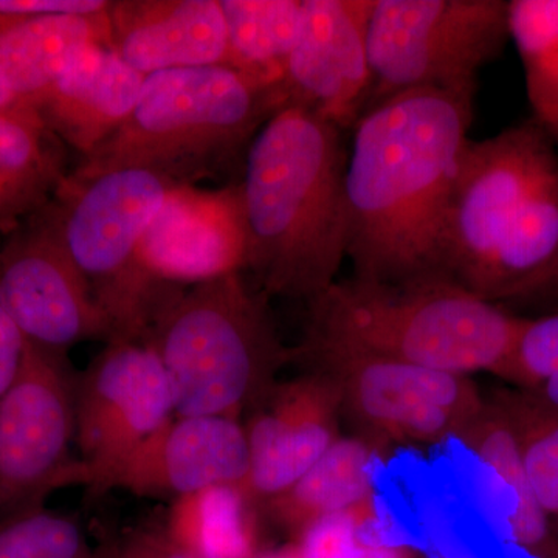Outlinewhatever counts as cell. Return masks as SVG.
Masks as SVG:
<instances>
[{"mask_svg":"<svg viewBox=\"0 0 558 558\" xmlns=\"http://www.w3.org/2000/svg\"><path fill=\"white\" fill-rule=\"evenodd\" d=\"M472 121V95L436 89L402 92L360 117L344 175L352 277L447 281L444 241Z\"/></svg>","mask_w":558,"mask_h":558,"instance_id":"obj_1","label":"cell"},{"mask_svg":"<svg viewBox=\"0 0 558 558\" xmlns=\"http://www.w3.org/2000/svg\"><path fill=\"white\" fill-rule=\"evenodd\" d=\"M347 131L300 108L275 113L238 182L247 269L267 296L311 301L347 256Z\"/></svg>","mask_w":558,"mask_h":558,"instance_id":"obj_2","label":"cell"},{"mask_svg":"<svg viewBox=\"0 0 558 558\" xmlns=\"http://www.w3.org/2000/svg\"><path fill=\"white\" fill-rule=\"evenodd\" d=\"M558 256V149L534 117L470 140L451 197L447 281L501 304Z\"/></svg>","mask_w":558,"mask_h":558,"instance_id":"obj_3","label":"cell"},{"mask_svg":"<svg viewBox=\"0 0 558 558\" xmlns=\"http://www.w3.org/2000/svg\"><path fill=\"white\" fill-rule=\"evenodd\" d=\"M282 108L279 84L231 65L153 73L130 119L70 172L140 168L178 185L230 175L240 182L253 140Z\"/></svg>","mask_w":558,"mask_h":558,"instance_id":"obj_4","label":"cell"},{"mask_svg":"<svg viewBox=\"0 0 558 558\" xmlns=\"http://www.w3.org/2000/svg\"><path fill=\"white\" fill-rule=\"evenodd\" d=\"M524 319L453 282L392 286L352 277L307 301L299 347L499 376Z\"/></svg>","mask_w":558,"mask_h":558,"instance_id":"obj_5","label":"cell"},{"mask_svg":"<svg viewBox=\"0 0 558 558\" xmlns=\"http://www.w3.org/2000/svg\"><path fill=\"white\" fill-rule=\"evenodd\" d=\"M267 299L240 271L160 304L145 341L170 380L175 416L240 421L277 384L293 348L279 341Z\"/></svg>","mask_w":558,"mask_h":558,"instance_id":"obj_6","label":"cell"},{"mask_svg":"<svg viewBox=\"0 0 558 558\" xmlns=\"http://www.w3.org/2000/svg\"><path fill=\"white\" fill-rule=\"evenodd\" d=\"M174 185L140 168L90 178L69 172L50 202L62 245L109 319L112 340L145 341L160 304L171 295L146 277L138 250Z\"/></svg>","mask_w":558,"mask_h":558,"instance_id":"obj_7","label":"cell"},{"mask_svg":"<svg viewBox=\"0 0 558 558\" xmlns=\"http://www.w3.org/2000/svg\"><path fill=\"white\" fill-rule=\"evenodd\" d=\"M508 0H374L366 110L417 89L475 97L480 70L508 44Z\"/></svg>","mask_w":558,"mask_h":558,"instance_id":"obj_8","label":"cell"},{"mask_svg":"<svg viewBox=\"0 0 558 558\" xmlns=\"http://www.w3.org/2000/svg\"><path fill=\"white\" fill-rule=\"evenodd\" d=\"M292 362L329 377L339 389L341 416L381 450H427L461 438L486 407L462 374L333 349L296 347Z\"/></svg>","mask_w":558,"mask_h":558,"instance_id":"obj_9","label":"cell"},{"mask_svg":"<svg viewBox=\"0 0 558 558\" xmlns=\"http://www.w3.org/2000/svg\"><path fill=\"white\" fill-rule=\"evenodd\" d=\"M75 377L65 355L27 343L0 398V521L44 508L58 488L84 486L75 446Z\"/></svg>","mask_w":558,"mask_h":558,"instance_id":"obj_10","label":"cell"},{"mask_svg":"<svg viewBox=\"0 0 558 558\" xmlns=\"http://www.w3.org/2000/svg\"><path fill=\"white\" fill-rule=\"evenodd\" d=\"M175 416L159 355L146 341L112 340L75 377V446L87 490L102 495L138 447Z\"/></svg>","mask_w":558,"mask_h":558,"instance_id":"obj_11","label":"cell"},{"mask_svg":"<svg viewBox=\"0 0 558 558\" xmlns=\"http://www.w3.org/2000/svg\"><path fill=\"white\" fill-rule=\"evenodd\" d=\"M0 244V304L32 347L65 355L87 340H112L109 319L62 245L50 204Z\"/></svg>","mask_w":558,"mask_h":558,"instance_id":"obj_12","label":"cell"},{"mask_svg":"<svg viewBox=\"0 0 558 558\" xmlns=\"http://www.w3.org/2000/svg\"><path fill=\"white\" fill-rule=\"evenodd\" d=\"M374 0H303L299 40L282 70L284 108L352 132L368 108V24Z\"/></svg>","mask_w":558,"mask_h":558,"instance_id":"obj_13","label":"cell"},{"mask_svg":"<svg viewBox=\"0 0 558 558\" xmlns=\"http://www.w3.org/2000/svg\"><path fill=\"white\" fill-rule=\"evenodd\" d=\"M142 270L172 293L247 269L238 182L216 190L174 185L138 250Z\"/></svg>","mask_w":558,"mask_h":558,"instance_id":"obj_14","label":"cell"},{"mask_svg":"<svg viewBox=\"0 0 558 558\" xmlns=\"http://www.w3.org/2000/svg\"><path fill=\"white\" fill-rule=\"evenodd\" d=\"M248 414L247 488L259 505L292 486L340 438L339 389L315 371L277 381Z\"/></svg>","mask_w":558,"mask_h":558,"instance_id":"obj_15","label":"cell"},{"mask_svg":"<svg viewBox=\"0 0 558 558\" xmlns=\"http://www.w3.org/2000/svg\"><path fill=\"white\" fill-rule=\"evenodd\" d=\"M250 457L238 418L174 416L117 473L112 488L145 498H179L218 484L247 487Z\"/></svg>","mask_w":558,"mask_h":558,"instance_id":"obj_16","label":"cell"},{"mask_svg":"<svg viewBox=\"0 0 558 558\" xmlns=\"http://www.w3.org/2000/svg\"><path fill=\"white\" fill-rule=\"evenodd\" d=\"M108 17L110 49L145 76L229 65L220 0H117Z\"/></svg>","mask_w":558,"mask_h":558,"instance_id":"obj_17","label":"cell"},{"mask_svg":"<svg viewBox=\"0 0 558 558\" xmlns=\"http://www.w3.org/2000/svg\"><path fill=\"white\" fill-rule=\"evenodd\" d=\"M145 78L110 47L90 46L72 58L31 108L84 159L130 119Z\"/></svg>","mask_w":558,"mask_h":558,"instance_id":"obj_18","label":"cell"},{"mask_svg":"<svg viewBox=\"0 0 558 558\" xmlns=\"http://www.w3.org/2000/svg\"><path fill=\"white\" fill-rule=\"evenodd\" d=\"M90 46L110 47L108 9L46 16L0 13V78L28 108Z\"/></svg>","mask_w":558,"mask_h":558,"instance_id":"obj_19","label":"cell"},{"mask_svg":"<svg viewBox=\"0 0 558 558\" xmlns=\"http://www.w3.org/2000/svg\"><path fill=\"white\" fill-rule=\"evenodd\" d=\"M362 436H340L304 475L260 505L293 538L315 521L362 505L374 494V469L381 454Z\"/></svg>","mask_w":558,"mask_h":558,"instance_id":"obj_20","label":"cell"},{"mask_svg":"<svg viewBox=\"0 0 558 558\" xmlns=\"http://www.w3.org/2000/svg\"><path fill=\"white\" fill-rule=\"evenodd\" d=\"M64 143L32 108L0 110V234L53 201L69 175Z\"/></svg>","mask_w":558,"mask_h":558,"instance_id":"obj_21","label":"cell"},{"mask_svg":"<svg viewBox=\"0 0 558 558\" xmlns=\"http://www.w3.org/2000/svg\"><path fill=\"white\" fill-rule=\"evenodd\" d=\"M260 505L242 484H218L172 499L163 529L196 558H255Z\"/></svg>","mask_w":558,"mask_h":558,"instance_id":"obj_22","label":"cell"},{"mask_svg":"<svg viewBox=\"0 0 558 558\" xmlns=\"http://www.w3.org/2000/svg\"><path fill=\"white\" fill-rule=\"evenodd\" d=\"M461 439L497 472L515 497L517 510L510 520V535L517 548L531 558H557L549 521L529 481L519 433L501 403H486L483 413Z\"/></svg>","mask_w":558,"mask_h":558,"instance_id":"obj_23","label":"cell"},{"mask_svg":"<svg viewBox=\"0 0 558 558\" xmlns=\"http://www.w3.org/2000/svg\"><path fill=\"white\" fill-rule=\"evenodd\" d=\"M229 65L269 81H281L286 61L303 25V0H220Z\"/></svg>","mask_w":558,"mask_h":558,"instance_id":"obj_24","label":"cell"},{"mask_svg":"<svg viewBox=\"0 0 558 558\" xmlns=\"http://www.w3.org/2000/svg\"><path fill=\"white\" fill-rule=\"evenodd\" d=\"M508 20L534 119L549 131L558 121V0H509Z\"/></svg>","mask_w":558,"mask_h":558,"instance_id":"obj_25","label":"cell"},{"mask_svg":"<svg viewBox=\"0 0 558 558\" xmlns=\"http://www.w3.org/2000/svg\"><path fill=\"white\" fill-rule=\"evenodd\" d=\"M301 558H414L377 505L376 498L326 517L295 538Z\"/></svg>","mask_w":558,"mask_h":558,"instance_id":"obj_26","label":"cell"},{"mask_svg":"<svg viewBox=\"0 0 558 558\" xmlns=\"http://www.w3.org/2000/svg\"><path fill=\"white\" fill-rule=\"evenodd\" d=\"M519 433L524 465L539 508L558 529V410L537 399L499 402Z\"/></svg>","mask_w":558,"mask_h":558,"instance_id":"obj_27","label":"cell"},{"mask_svg":"<svg viewBox=\"0 0 558 558\" xmlns=\"http://www.w3.org/2000/svg\"><path fill=\"white\" fill-rule=\"evenodd\" d=\"M0 558H97L75 520L46 508L0 521Z\"/></svg>","mask_w":558,"mask_h":558,"instance_id":"obj_28","label":"cell"},{"mask_svg":"<svg viewBox=\"0 0 558 558\" xmlns=\"http://www.w3.org/2000/svg\"><path fill=\"white\" fill-rule=\"evenodd\" d=\"M499 376L537 388L558 376V312L524 319L512 354Z\"/></svg>","mask_w":558,"mask_h":558,"instance_id":"obj_29","label":"cell"},{"mask_svg":"<svg viewBox=\"0 0 558 558\" xmlns=\"http://www.w3.org/2000/svg\"><path fill=\"white\" fill-rule=\"evenodd\" d=\"M97 558H196L160 527H135L97 550Z\"/></svg>","mask_w":558,"mask_h":558,"instance_id":"obj_30","label":"cell"},{"mask_svg":"<svg viewBox=\"0 0 558 558\" xmlns=\"http://www.w3.org/2000/svg\"><path fill=\"white\" fill-rule=\"evenodd\" d=\"M501 307H531L546 314L558 312V256L537 277L529 279L499 304Z\"/></svg>","mask_w":558,"mask_h":558,"instance_id":"obj_31","label":"cell"},{"mask_svg":"<svg viewBox=\"0 0 558 558\" xmlns=\"http://www.w3.org/2000/svg\"><path fill=\"white\" fill-rule=\"evenodd\" d=\"M106 0H0V13L13 16L94 14L108 9Z\"/></svg>","mask_w":558,"mask_h":558,"instance_id":"obj_32","label":"cell"},{"mask_svg":"<svg viewBox=\"0 0 558 558\" xmlns=\"http://www.w3.org/2000/svg\"><path fill=\"white\" fill-rule=\"evenodd\" d=\"M25 348L27 341L0 304V398L16 379L24 362Z\"/></svg>","mask_w":558,"mask_h":558,"instance_id":"obj_33","label":"cell"},{"mask_svg":"<svg viewBox=\"0 0 558 558\" xmlns=\"http://www.w3.org/2000/svg\"><path fill=\"white\" fill-rule=\"evenodd\" d=\"M538 389V399L546 403V405H549L550 409L558 410V376L546 380L545 384L539 385Z\"/></svg>","mask_w":558,"mask_h":558,"instance_id":"obj_34","label":"cell"},{"mask_svg":"<svg viewBox=\"0 0 558 558\" xmlns=\"http://www.w3.org/2000/svg\"><path fill=\"white\" fill-rule=\"evenodd\" d=\"M28 106H25L24 102L16 97L7 87V84L3 83L2 78H0V110H16V109H27Z\"/></svg>","mask_w":558,"mask_h":558,"instance_id":"obj_35","label":"cell"},{"mask_svg":"<svg viewBox=\"0 0 558 558\" xmlns=\"http://www.w3.org/2000/svg\"><path fill=\"white\" fill-rule=\"evenodd\" d=\"M255 558H301L295 543L284 546L281 549L269 550V553H259Z\"/></svg>","mask_w":558,"mask_h":558,"instance_id":"obj_36","label":"cell"},{"mask_svg":"<svg viewBox=\"0 0 558 558\" xmlns=\"http://www.w3.org/2000/svg\"><path fill=\"white\" fill-rule=\"evenodd\" d=\"M548 132L550 134V137H553L554 142H556V146L558 149V121L556 124H554L553 128H550V130Z\"/></svg>","mask_w":558,"mask_h":558,"instance_id":"obj_37","label":"cell"}]
</instances>
